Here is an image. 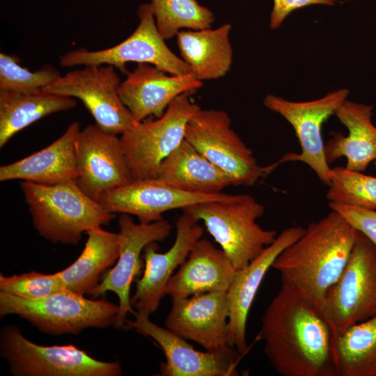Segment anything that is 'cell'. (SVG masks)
<instances>
[{
  "label": "cell",
  "mask_w": 376,
  "mask_h": 376,
  "mask_svg": "<svg viewBox=\"0 0 376 376\" xmlns=\"http://www.w3.org/2000/svg\"><path fill=\"white\" fill-rule=\"evenodd\" d=\"M185 139L230 178L233 185L252 186L269 174L279 161L260 166L252 150L231 127L224 110L200 108L189 119Z\"/></svg>",
  "instance_id": "8"
},
{
  "label": "cell",
  "mask_w": 376,
  "mask_h": 376,
  "mask_svg": "<svg viewBox=\"0 0 376 376\" xmlns=\"http://www.w3.org/2000/svg\"><path fill=\"white\" fill-rule=\"evenodd\" d=\"M338 0H273L274 6L270 15L269 26L277 29L285 17L294 10L312 4L334 6Z\"/></svg>",
  "instance_id": "34"
},
{
  "label": "cell",
  "mask_w": 376,
  "mask_h": 376,
  "mask_svg": "<svg viewBox=\"0 0 376 376\" xmlns=\"http://www.w3.org/2000/svg\"><path fill=\"white\" fill-rule=\"evenodd\" d=\"M331 210L340 214L355 229L376 246V210L329 203Z\"/></svg>",
  "instance_id": "33"
},
{
  "label": "cell",
  "mask_w": 376,
  "mask_h": 376,
  "mask_svg": "<svg viewBox=\"0 0 376 376\" xmlns=\"http://www.w3.org/2000/svg\"><path fill=\"white\" fill-rule=\"evenodd\" d=\"M327 198L331 203L376 210V177L345 166L331 168Z\"/></svg>",
  "instance_id": "30"
},
{
  "label": "cell",
  "mask_w": 376,
  "mask_h": 376,
  "mask_svg": "<svg viewBox=\"0 0 376 376\" xmlns=\"http://www.w3.org/2000/svg\"><path fill=\"white\" fill-rule=\"evenodd\" d=\"M134 320H127L125 327L154 340L162 350L166 361L159 366L162 376H234L244 355L229 347L217 352H201L187 340L169 329L152 322L150 316L136 312Z\"/></svg>",
  "instance_id": "15"
},
{
  "label": "cell",
  "mask_w": 376,
  "mask_h": 376,
  "mask_svg": "<svg viewBox=\"0 0 376 376\" xmlns=\"http://www.w3.org/2000/svg\"><path fill=\"white\" fill-rule=\"evenodd\" d=\"M373 162H374V164H375V166L376 167V160H375Z\"/></svg>",
  "instance_id": "35"
},
{
  "label": "cell",
  "mask_w": 376,
  "mask_h": 376,
  "mask_svg": "<svg viewBox=\"0 0 376 376\" xmlns=\"http://www.w3.org/2000/svg\"><path fill=\"white\" fill-rule=\"evenodd\" d=\"M78 122L71 123L56 140L40 150L0 167V181L22 180L41 185L75 182L77 175L75 142Z\"/></svg>",
  "instance_id": "22"
},
{
  "label": "cell",
  "mask_w": 376,
  "mask_h": 376,
  "mask_svg": "<svg viewBox=\"0 0 376 376\" xmlns=\"http://www.w3.org/2000/svg\"><path fill=\"white\" fill-rule=\"evenodd\" d=\"M232 194H202L185 191L157 179L134 180L102 195L98 202L111 213L134 215L139 221L151 223L163 219L168 211L197 203L229 198Z\"/></svg>",
  "instance_id": "17"
},
{
  "label": "cell",
  "mask_w": 376,
  "mask_h": 376,
  "mask_svg": "<svg viewBox=\"0 0 376 376\" xmlns=\"http://www.w3.org/2000/svg\"><path fill=\"white\" fill-rule=\"evenodd\" d=\"M137 64L120 82L118 94L138 123L150 116L160 117L178 96L203 85L191 73L174 75L149 63Z\"/></svg>",
  "instance_id": "20"
},
{
  "label": "cell",
  "mask_w": 376,
  "mask_h": 376,
  "mask_svg": "<svg viewBox=\"0 0 376 376\" xmlns=\"http://www.w3.org/2000/svg\"><path fill=\"white\" fill-rule=\"evenodd\" d=\"M302 226L284 229L275 240L246 267L237 269L226 292L228 309V345L244 354L248 347L246 328L248 315L256 293L267 271L278 256L304 233Z\"/></svg>",
  "instance_id": "18"
},
{
  "label": "cell",
  "mask_w": 376,
  "mask_h": 376,
  "mask_svg": "<svg viewBox=\"0 0 376 376\" xmlns=\"http://www.w3.org/2000/svg\"><path fill=\"white\" fill-rule=\"evenodd\" d=\"M230 24L216 29L181 30L177 45L181 58L190 67L191 73L200 81L225 76L233 63V49L229 40Z\"/></svg>",
  "instance_id": "25"
},
{
  "label": "cell",
  "mask_w": 376,
  "mask_h": 376,
  "mask_svg": "<svg viewBox=\"0 0 376 376\" xmlns=\"http://www.w3.org/2000/svg\"><path fill=\"white\" fill-rule=\"evenodd\" d=\"M38 233L52 243L77 244L90 229L107 225L113 214L82 191L75 182L20 183Z\"/></svg>",
  "instance_id": "3"
},
{
  "label": "cell",
  "mask_w": 376,
  "mask_h": 376,
  "mask_svg": "<svg viewBox=\"0 0 376 376\" xmlns=\"http://www.w3.org/2000/svg\"><path fill=\"white\" fill-rule=\"evenodd\" d=\"M198 221L185 212L176 221V235L172 246L164 253L157 252L156 242L144 249V271L136 281L130 298L136 312L150 315L158 309L171 277L186 260L194 244L203 235Z\"/></svg>",
  "instance_id": "16"
},
{
  "label": "cell",
  "mask_w": 376,
  "mask_h": 376,
  "mask_svg": "<svg viewBox=\"0 0 376 376\" xmlns=\"http://www.w3.org/2000/svg\"><path fill=\"white\" fill-rule=\"evenodd\" d=\"M349 93L347 89L343 88L308 102H292L272 94L265 96L263 104L292 125L300 144L301 152L285 155L281 158L283 162L299 161L306 164L321 182L329 185L331 168L325 157L322 127Z\"/></svg>",
  "instance_id": "12"
},
{
  "label": "cell",
  "mask_w": 376,
  "mask_h": 376,
  "mask_svg": "<svg viewBox=\"0 0 376 376\" xmlns=\"http://www.w3.org/2000/svg\"><path fill=\"white\" fill-rule=\"evenodd\" d=\"M118 305L93 300L68 290L29 299L0 292V316L15 315L48 335H77L88 328L113 326Z\"/></svg>",
  "instance_id": "5"
},
{
  "label": "cell",
  "mask_w": 376,
  "mask_h": 376,
  "mask_svg": "<svg viewBox=\"0 0 376 376\" xmlns=\"http://www.w3.org/2000/svg\"><path fill=\"white\" fill-rule=\"evenodd\" d=\"M78 175L75 184L98 201L107 191L134 180L120 137L96 123L81 130L75 142Z\"/></svg>",
  "instance_id": "14"
},
{
  "label": "cell",
  "mask_w": 376,
  "mask_h": 376,
  "mask_svg": "<svg viewBox=\"0 0 376 376\" xmlns=\"http://www.w3.org/2000/svg\"><path fill=\"white\" fill-rule=\"evenodd\" d=\"M358 232L333 210L309 224L304 234L273 263L272 267L279 272L281 286L319 311L349 260Z\"/></svg>",
  "instance_id": "2"
},
{
  "label": "cell",
  "mask_w": 376,
  "mask_h": 376,
  "mask_svg": "<svg viewBox=\"0 0 376 376\" xmlns=\"http://www.w3.org/2000/svg\"><path fill=\"white\" fill-rule=\"evenodd\" d=\"M65 290L57 272L50 274L29 272L5 276L0 274V292L15 297L36 299Z\"/></svg>",
  "instance_id": "32"
},
{
  "label": "cell",
  "mask_w": 376,
  "mask_h": 376,
  "mask_svg": "<svg viewBox=\"0 0 376 376\" xmlns=\"http://www.w3.org/2000/svg\"><path fill=\"white\" fill-rule=\"evenodd\" d=\"M157 29L165 40L176 36L182 29L200 30L211 28L214 13L196 0H151Z\"/></svg>",
  "instance_id": "29"
},
{
  "label": "cell",
  "mask_w": 376,
  "mask_h": 376,
  "mask_svg": "<svg viewBox=\"0 0 376 376\" xmlns=\"http://www.w3.org/2000/svg\"><path fill=\"white\" fill-rule=\"evenodd\" d=\"M372 111V105L347 99L336 109L334 115L347 128L348 135L333 132L324 144L329 164L345 157L347 169L364 172L376 160V127L371 121Z\"/></svg>",
  "instance_id": "23"
},
{
  "label": "cell",
  "mask_w": 376,
  "mask_h": 376,
  "mask_svg": "<svg viewBox=\"0 0 376 376\" xmlns=\"http://www.w3.org/2000/svg\"><path fill=\"white\" fill-rule=\"evenodd\" d=\"M87 240L77 259L57 272L65 289L78 295H91L99 284L102 274L115 265L119 255L118 233L102 227L86 232Z\"/></svg>",
  "instance_id": "26"
},
{
  "label": "cell",
  "mask_w": 376,
  "mask_h": 376,
  "mask_svg": "<svg viewBox=\"0 0 376 376\" xmlns=\"http://www.w3.org/2000/svg\"><path fill=\"white\" fill-rule=\"evenodd\" d=\"M265 210L253 196L239 194L228 199L197 203L182 212L203 222L237 270L259 256L278 235L275 230L264 229L257 223Z\"/></svg>",
  "instance_id": "4"
},
{
  "label": "cell",
  "mask_w": 376,
  "mask_h": 376,
  "mask_svg": "<svg viewBox=\"0 0 376 376\" xmlns=\"http://www.w3.org/2000/svg\"><path fill=\"white\" fill-rule=\"evenodd\" d=\"M76 105L73 97L42 90L29 93L0 90V148L34 122Z\"/></svg>",
  "instance_id": "27"
},
{
  "label": "cell",
  "mask_w": 376,
  "mask_h": 376,
  "mask_svg": "<svg viewBox=\"0 0 376 376\" xmlns=\"http://www.w3.org/2000/svg\"><path fill=\"white\" fill-rule=\"evenodd\" d=\"M119 255L114 265L102 277L92 295L97 298L112 292L118 299L119 311L113 327L125 328L127 315L136 313L130 301L131 285L143 267V251L151 243L166 240L171 226L164 219L151 223H136L131 215L122 214L118 219Z\"/></svg>",
  "instance_id": "13"
},
{
  "label": "cell",
  "mask_w": 376,
  "mask_h": 376,
  "mask_svg": "<svg viewBox=\"0 0 376 376\" xmlns=\"http://www.w3.org/2000/svg\"><path fill=\"white\" fill-rule=\"evenodd\" d=\"M139 23L134 32L118 45L97 51L79 48L64 54L63 67L109 65L127 74L128 62L146 63L174 75L191 73L190 67L176 56L160 35L150 3H141L137 12Z\"/></svg>",
  "instance_id": "10"
},
{
  "label": "cell",
  "mask_w": 376,
  "mask_h": 376,
  "mask_svg": "<svg viewBox=\"0 0 376 376\" xmlns=\"http://www.w3.org/2000/svg\"><path fill=\"white\" fill-rule=\"evenodd\" d=\"M50 65L32 72L22 67L15 55L0 54V90L29 93L42 90L61 76Z\"/></svg>",
  "instance_id": "31"
},
{
  "label": "cell",
  "mask_w": 376,
  "mask_h": 376,
  "mask_svg": "<svg viewBox=\"0 0 376 376\" xmlns=\"http://www.w3.org/2000/svg\"><path fill=\"white\" fill-rule=\"evenodd\" d=\"M236 272L221 249L201 238L171 277L165 295L173 299L207 292H226Z\"/></svg>",
  "instance_id": "21"
},
{
  "label": "cell",
  "mask_w": 376,
  "mask_h": 376,
  "mask_svg": "<svg viewBox=\"0 0 376 376\" xmlns=\"http://www.w3.org/2000/svg\"><path fill=\"white\" fill-rule=\"evenodd\" d=\"M319 311L335 343L348 328L376 315V246L361 232L345 269L327 291Z\"/></svg>",
  "instance_id": "6"
},
{
  "label": "cell",
  "mask_w": 376,
  "mask_h": 376,
  "mask_svg": "<svg viewBox=\"0 0 376 376\" xmlns=\"http://www.w3.org/2000/svg\"><path fill=\"white\" fill-rule=\"evenodd\" d=\"M335 350L338 376H376V315L348 328Z\"/></svg>",
  "instance_id": "28"
},
{
  "label": "cell",
  "mask_w": 376,
  "mask_h": 376,
  "mask_svg": "<svg viewBox=\"0 0 376 376\" xmlns=\"http://www.w3.org/2000/svg\"><path fill=\"white\" fill-rule=\"evenodd\" d=\"M228 318L226 292H207L173 299L164 324L206 351L217 352L230 347L227 342Z\"/></svg>",
  "instance_id": "19"
},
{
  "label": "cell",
  "mask_w": 376,
  "mask_h": 376,
  "mask_svg": "<svg viewBox=\"0 0 376 376\" xmlns=\"http://www.w3.org/2000/svg\"><path fill=\"white\" fill-rule=\"evenodd\" d=\"M120 82L113 66L92 65L61 75L42 90L79 99L100 128L121 135L138 122L119 96Z\"/></svg>",
  "instance_id": "11"
},
{
  "label": "cell",
  "mask_w": 376,
  "mask_h": 376,
  "mask_svg": "<svg viewBox=\"0 0 376 376\" xmlns=\"http://www.w3.org/2000/svg\"><path fill=\"white\" fill-rule=\"evenodd\" d=\"M190 94L178 96L157 119L139 122L121 134L134 180L156 178L162 162L185 139L187 125L201 108Z\"/></svg>",
  "instance_id": "9"
},
{
  "label": "cell",
  "mask_w": 376,
  "mask_h": 376,
  "mask_svg": "<svg viewBox=\"0 0 376 376\" xmlns=\"http://www.w3.org/2000/svg\"><path fill=\"white\" fill-rule=\"evenodd\" d=\"M256 340L282 376H338L330 327L317 308L284 286L265 309Z\"/></svg>",
  "instance_id": "1"
},
{
  "label": "cell",
  "mask_w": 376,
  "mask_h": 376,
  "mask_svg": "<svg viewBox=\"0 0 376 376\" xmlns=\"http://www.w3.org/2000/svg\"><path fill=\"white\" fill-rule=\"evenodd\" d=\"M0 352L15 376H120L118 361H102L74 345L45 346L6 324L0 331Z\"/></svg>",
  "instance_id": "7"
},
{
  "label": "cell",
  "mask_w": 376,
  "mask_h": 376,
  "mask_svg": "<svg viewBox=\"0 0 376 376\" xmlns=\"http://www.w3.org/2000/svg\"><path fill=\"white\" fill-rule=\"evenodd\" d=\"M191 193L215 194L233 182L228 175L185 139L161 164L156 178Z\"/></svg>",
  "instance_id": "24"
}]
</instances>
